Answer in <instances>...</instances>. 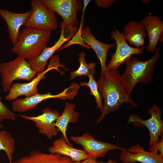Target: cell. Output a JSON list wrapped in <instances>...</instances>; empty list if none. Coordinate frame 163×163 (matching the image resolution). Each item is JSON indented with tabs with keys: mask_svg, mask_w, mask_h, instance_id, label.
<instances>
[{
	"mask_svg": "<svg viewBox=\"0 0 163 163\" xmlns=\"http://www.w3.org/2000/svg\"><path fill=\"white\" fill-rule=\"evenodd\" d=\"M32 11L31 9L26 12L16 13L7 9L0 8V15L7 23L9 38L13 46L18 41L20 28L26 22Z\"/></svg>",
	"mask_w": 163,
	"mask_h": 163,
	"instance_id": "obj_16",
	"label": "cell"
},
{
	"mask_svg": "<svg viewBox=\"0 0 163 163\" xmlns=\"http://www.w3.org/2000/svg\"><path fill=\"white\" fill-rule=\"evenodd\" d=\"M147 111L151 116L147 120H143L138 115L132 114L128 120V123H132L140 124L148 129L150 137L149 145L150 146L159 141V136H163V121L161 118V110L158 106L154 104Z\"/></svg>",
	"mask_w": 163,
	"mask_h": 163,
	"instance_id": "obj_9",
	"label": "cell"
},
{
	"mask_svg": "<svg viewBox=\"0 0 163 163\" xmlns=\"http://www.w3.org/2000/svg\"><path fill=\"white\" fill-rule=\"evenodd\" d=\"M91 1L90 0H83V9L82 10V12H84L85 10V9L87 6Z\"/></svg>",
	"mask_w": 163,
	"mask_h": 163,
	"instance_id": "obj_29",
	"label": "cell"
},
{
	"mask_svg": "<svg viewBox=\"0 0 163 163\" xmlns=\"http://www.w3.org/2000/svg\"><path fill=\"white\" fill-rule=\"evenodd\" d=\"M155 52L154 56L148 61H141L136 57L131 56L125 63L126 69L120 75V80L129 95L137 83L146 84L152 80L155 65L161 55L160 48H157Z\"/></svg>",
	"mask_w": 163,
	"mask_h": 163,
	"instance_id": "obj_3",
	"label": "cell"
},
{
	"mask_svg": "<svg viewBox=\"0 0 163 163\" xmlns=\"http://www.w3.org/2000/svg\"><path fill=\"white\" fill-rule=\"evenodd\" d=\"M71 140L82 146V149L89 157L96 159L104 157L111 150H121L125 149L113 144L98 141L89 133H84L81 136H71Z\"/></svg>",
	"mask_w": 163,
	"mask_h": 163,
	"instance_id": "obj_8",
	"label": "cell"
},
{
	"mask_svg": "<svg viewBox=\"0 0 163 163\" xmlns=\"http://www.w3.org/2000/svg\"><path fill=\"white\" fill-rule=\"evenodd\" d=\"M149 149L150 151L156 150L158 151L159 152H160V155L163 157V136L158 142L149 146Z\"/></svg>",
	"mask_w": 163,
	"mask_h": 163,
	"instance_id": "obj_26",
	"label": "cell"
},
{
	"mask_svg": "<svg viewBox=\"0 0 163 163\" xmlns=\"http://www.w3.org/2000/svg\"><path fill=\"white\" fill-rule=\"evenodd\" d=\"M3 127V126L0 123V129L2 128Z\"/></svg>",
	"mask_w": 163,
	"mask_h": 163,
	"instance_id": "obj_32",
	"label": "cell"
},
{
	"mask_svg": "<svg viewBox=\"0 0 163 163\" xmlns=\"http://www.w3.org/2000/svg\"><path fill=\"white\" fill-rule=\"evenodd\" d=\"M58 66L54 62L50 61L47 69L43 72L37 73L36 77L27 83H14L13 84L8 94L5 97V100L10 101L18 97L24 95L28 97L38 93L37 85L39 83L45 78V75L49 71L55 69L59 71Z\"/></svg>",
	"mask_w": 163,
	"mask_h": 163,
	"instance_id": "obj_12",
	"label": "cell"
},
{
	"mask_svg": "<svg viewBox=\"0 0 163 163\" xmlns=\"http://www.w3.org/2000/svg\"><path fill=\"white\" fill-rule=\"evenodd\" d=\"M158 151L147 152L139 144L135 145L128 149L122 150L119 155L120 160L126 163H163V157Z\"/></svg>",
	"mask_w": 163,
	"mask_h": 163,
	"instance_id": "obj_13",
	"label": "cell"
},
{
	"mask_svg": "<svg viewBox=\"0 0 163 163\" xmlns=\"http://www.w3.org/2000/svg\"><path fill=\"white\" fill-rule=\"evenodd\" d=\"M86 54L83 52H80L78 54V61L80 66L76 70L70 73L69 80H72L78 76L82 75L88 76L90 75H94L95 72V68L96 64L94 62L87 64L85 60Z\"/></svg>",
	"mask_w": 163,
	"mask_h": 163,
	"instance_id": "obj_22",
	"label": "cell"
},
{
	"mask_svg": "<svg viewBox=\"0 0 163 163\" xmlns=\"http://www.w3.org/2000/svg\"><path fill=\"white\" fill-rule=\"evenodd\" d=\"M115 0H96V5L99 7L107 8L111 6L115 2Z\"/></svg>",
	"mask_w": 163,
	"mask_h": 163,
	"instance_id": "obj_27",
	"label": "cell"
},
{
	"mask_svg": "<svg viewBox=\"0 0 163 163\" xmlns=\"http://www.w3.org/2000/svg\"><path fill=\"white\" fill-rule=\"evenodd\" d=\"M69 157L57 153L48 154L33 150L12 163H73Z\"/></svg>",
	"mask_w": 163,
	"mask_h": 163,
	"instance_id": "obj_18",
	"label": "cell"
},
{
	"mask_svg": "<svg viewBox=\"0 0 163 163\" xmlns=\"http://www.w3.org/2000/svg\"><path fill=\"white\" fill-rule=\"evenodd\" d=\"M142 1L144 4L147 5L149 4L152 1L149 0H142Z\"/></svg>",
	"mask_w": 163,
	"mask_h": 163,
	"instance_id": "obj_31",
	"label": "cell"
},
{
	"mask_svg": "<svg viewBox=\"0 0 163 163\" xmlns=\"http://www.w3.org/2000/svg\"><path fill=\"white\" fill-rule=\"evenodd\" d=\"M97 163H117V161L115 160H113L110 159L106 162H104L102 161L98 162L97 161Z\"/></svg>",
	"mask_w": 163,
	"mask_h": 163,
	"instance_id": "obj_30",
	"label": "cell"
},
{
	"mask_svg": "<svg viewBox=\"0 0 163 163\" xmlns=\"http://www.w3.org/2000/svg\"><path fill=\"white\" fill-rule=\"evenodd\" d=\"M147 34L149 44L145 48L149 52L153 53L159 42L163 41V21L159 16L149 15L141 21Z\"/></svg>",
	"mask_w": 163,
	"mask_h": 163,
	"instance_id": "obj_14",
	"label": "cell"
},
{
	"mask_svg": "<svg viewBox=\"0 0 163 163\" xmlns=\"http://www.w3.org/2000/svg\"><path fill=\"white\" fill-rule=\"evenodd\" d=\"M1 100L0 94V122L5 120L15 121L16 119L15 115L2 103Z\"/></svg>",
	"mask_w": 163,
	"mask_h": 163,
	"instance_id": "obj_25",
	"label": "cell"
},
{
	"mask_svg": "<svg viewBox=\"0 0 163 163\" xmlns=\"http://www.w3.org/2000/svg\"><path fill=\"white\" fill-rule=\"evenodd\" d=\"M123 35L131 45L138 48L144 46L146 32L141 21H129L125 26Z\"/></svg>",
	"mask_w": 163,
	"mask_h": 163,
	"instance_id": "obj_19",
	"label": "cell"
},
{
	"mask_svg": "<svg viewBox=\"0 0 163 163\" xmlns=\"http://www.w3.org/2000/svg\"><path fill=\"white\" fill-rule=\"evenodd\" d=\"M111 38L116 42V48L108 62L107 70H117L120 66L127 61L133 55H140L143 52L145 47L138 48L129 46L126 43L123 34L116 29L110 33Z\"/></svg>",
	"mask_w": 163,
	"mask_h": 163,
	"instance_id": "obj_7",
	"label": "cell"
},
{
	"mask_svg": "<svg viewBox=\"0 0 163 163\" xmlns=\"http://www.w3.org/2000/svg\"><path fill=\"white\" fill-rule=\"evenodd\" d=\"M32 13L24 25L47 31L55 30L58 27V19L55 12L48 8L42 0L30 2Z\"/></svg>",
	"mask_w": 163,
	"mask_h": 163,
	"instance_id": "obj_6",
	"label": "cell"
},
{
	"mask_svg": "<svg viewBox=\"0 0 163 163\" xmlns=\"http://www.w3.org/2000/svg\"><path fill=\"white\" fill-rule=\"evenodd\" d=\"M48 150L50 153H57L69 157L73 162H80L89 157L82 149H75L68 145L62 136L55 139Z\"/></svg>",
	"mask_w": 163,
	"mask_h": 163,
	"instance_id": "obj_17",
	"label": "cell"
},
{
	"mask_svg": "<svg viewBox=\"0 0 163 163\" xmlns=\"http://www.w3.org/2000/svg\"><path fill=\"white\" fill-rule=\"evenodd\" d=\"M75 96L74 89L69 86L58 94H52L50 93L43 94L37 93L24 98L17 99L12 102V108L15 112H23L34 108L41 102L47 99L56 98L62 100H72Z\"/></svg>",
	"mask_w": 163,
	"mask_h": 163,
	"instance_id": "obj_10",
	"label": "cell"
},
{
	"mask_svg": "<svg viewBox=\"0 0 163 163\" xmlns=\"http://www.w3.org/2000/svg\"><path fill=\"white\" fill-rule=\"evenodd\" d=\"M68 40L65 36L63 30H61L60 36L52 46L46 47L38 56L28 61L31 67L37 73L43 72L48 60L53 53L58 50L65 42Z\"/></svg>",
	"mask_w": 163,
	"mask_h": 163,
	"instance_id": "obj_21",
	"label": "cell"
},
{
	"mask_svg": "<svg viewBox=\"0 0 163 163\" xmlns=\"http://www.w3.org/2000/svg\"><path fill=\"white\" fill-rule=\"evenodd\" d=\"M75 105L73 103L66 102L62 114L60 115L55 123L56 128L62 133L66 142L71 146H72V145L67 138L66 131L69 123H76L79 117V113L75 111Z\"/></svg>",
	"mask_w": 163,
	"mask_h": 163,
	"instance_id": "obj_20",
	"label": "cell"
},
{
	"mask_svg": "<svg viewBox=\"0 0 163 163\" xmlns=\"http://www.w3.org/2000/svg\"><path fill=\"white\" fill-rule=\"evenodd\" d=\"M122 163H126L123 162H122Z\"/></svg>",
	"mask_w": 163,
	"mask_h": 163,
	"instance_id": "obj_33",
	"label": "cell"
},
{
	"mask_svg": "<svg viewBox=\"0 0 163 163\" xmlns=\"http://www.w3.org/2000/svg\"><path fill=\"white\" fill-rule=\"evenodd\" d=\"M48 8L59 14L63 21L60 23V28L64 33L67 32L66 38L69 40L78 32L77 12L82 7L79 0H42Z\"/></svg>",
	"mask_w": 163,
	"mask_h": 163,
	"instance_id": "obj_4",
	"label": "cell"
},
{
	"mask_svg": "<svg viewBox=\"0 0 163 163\" xmlns=\"http://www.w3.org/2000/svg\"><path fill=\"white\" fill-rule=\"evenodd\" d=\"M60 115L57 110H53L49 107L43 109L42 113L36 116L19 115L24 119L35 122L39 133L45 135L50 140L59 133V131L55 125V123Z\"/></svg>",
	"mask_w": 163,
	"mask_h": 163,
	"instance_id": "obj_11",
	"label": "cell"
},
{
	"mask_svg": "<svg viewBox=\"0 0 163 163\" xmlns=\"http://www.w3.org/2000/svg\"><path fill=\"white\" fill-rule=\"evenodd\" d=\"M15 149L14 138L6 131L0 130V151L5 152L9 163H12L13 154Z\"/></svg>",
	"mask_w": 163,
	"mask_h": 163,
	"instance_id": "obj_23",
	"label": "cell"
},
{
	"mask_svg": "<svg viewBox=\"0 0 163 163\" xmlns=\"http://www.w3.org/2000/svg\"><path fill=\"white\" fill-rule=\"evenodd\" d=\"M119 70H106L97 82L99 93L103 98V109L96 123L99 124L109 114L120 107L124 103L133 107L138 106L133 100L126 92L120 80Z\"/></svg>",
	"mask_w": 163,
	"mask_h": 163,
	"instance_id": "obj_1",
	"label": "cell"
},
{
	"mask_svg": "<svg viewBox=\"0 0 163 163\" xmlns=\"http://www.w3.org/2000/svg\"><path fill=\"white\" fill-rule=\"evenodd\" d=\"M89 78L88 82H81L80 83V86H87L90 91V94L94 96L95 97L97 107L100 109L101 112L103 109V103L102 97L98 89L97 82L95 81L93 76L90 75L88 76Z\"/></svg>",
	"mask_w": 163,
	"mask_h": 163,
	"instance_id": "obj_24",
	"label": "cell"
},
{
	"mask_svg": "<svg viewBox=\"0 0 163 163\" xmlns=\"http://www.w3.org/2000/svg\"><path fill=\"white\" fill-rule=\"evenodd\" d=\"M97 159L93 157H89L83 160L82 161L78 162H73V163H97Z\"/></svg>",
	"mask_w": 163,
	"mask_h": 163,
	"instance_id": "obj_28",
	"label": "cell"
},
{
	"mask_svg": "<svg viewBox=\"0 0 163 163\" xmlns=\"http://www.w3.org/2000/svg\"><path fill=\"white\" fill-rule=\"evenodd\" d=\"M82 41L89 46L95 53L99 59L101 65V73L107 70L106 62L109 50L116 46V43L107 44L103 43L97 40L91 32L90 28L86 27L79 32Z\"/></svg>",
	"mask_w": 163,
	"mask_h": 163,
	"instance_id": "obj_15",
	"label": "cell"
},
{
	"mask_svg": "<svg viewBox=\"0 0 163 163\" xmlns=\"http://www.w3.org/2000/svg\"><path fill=\"white\" fill-rule=\"evenodd\" d=\"M37 73L25 59L18 56L13 60L0 64V74L3 90L8 92L13 82L19 79L32 81Z\"/></svg>",
	"mask_w": 163,
	"mask_h": 163,
	"instance_id": "obj_5",
	"label": "cell"
},
{
	"mask_svg": "<svg viewBox=\"0 0 163 163\" xmlns=\"http://www.w3.org/2000/svg\"><path fill=\"white\" fill-rule=\"evenodd\" d=\"M52 31L25 27L19 33L11 52L27 61L40 55L47 47Z\"/></svg>",
	"mask_w": 163,
	"mask_h": 163,
	"instance_id": "obj_2",
	"label": "cell"
}]
</instances>
